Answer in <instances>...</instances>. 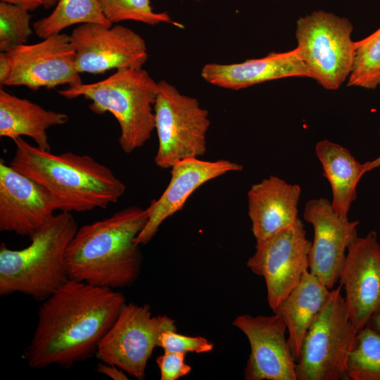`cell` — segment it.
I'll list each match as a JSON object with an SVG mask.
<instances>
[{"instance_id": "7", "label": "cell", "mask_w": 380, "mask_h": 380, "mask_svg": "<svg viewBox=\"0 0 380 380\" xmlns=\"http://www.w3.org/2000/svg\"><path fill=\"white\" fill-rule=\"evenodd\" d=\"M352 31L348 19L322 10L297 20L299 56L309 77L326 89H338L351 72L355 55Z\"/></svg>"}, {"instance_id": "19", "label": "cell", "mask_w": 380, "mask_h": 380, "mask_svg": "<svg viewBox=\"0 0 380 380\" xmlns=\"http://www.w3.org/2000/svg\"><path fill=\"white\" fill-rule=\"evenodd\" d=\"M201 76L210 84L233 90L286 77H310L296 48L241 63H207L202 68Z\"/></svg>"}, {"instance_id": "4", "label": "cell", "mask_w": 380, "mask_h": 380, "mask_svg": "<svg viewBox=\"0 0 380 380\" xmlns=\"http://www.w3.org/2000/svg\"><path fill=\"white\" fill-rule=\"evenodd\" d=\"M78 229L71 213L54 215L20 250L0 246V295L22 293L44 300L70 278L65 252Z\"/></svg>"}, {"instance_id": "9", "label": "cell", "mask_w": 380, "mask_h": 380, "mask_svg": "<svg viewBox=\"0 0 380 380\" xmlns=\"http://www.w3.org/2000/svg\"><path fill=\"white\" fill-rule=\"evenodd\" d=\"M167 329L177 330L172 318L153 316L147 305L125 303L99 342L96 354L102 362L142 379L159 336Z\"/></svg>"}, {"instance_id": "12", "label": "cell", "mask_w": 380, "mask_h": 380, "mask_svg": "<svg viewBox=\"0 0 380 380\" xmlns=\"http://www.w3.org/2000/svg\"><path fill=\"white\" fill-rule=\"evenodd\" d=\"M11 63L5 86H24L32 90L82 83L75 68V50L70 35L58 33L42 41L15 46L6 51Z\"/></svg>"}, {"instance_id": "31", "label": "cell", "mask_w": 380, "mask_h": 380, "mask_svg": "<svg viewBox=\"0 0 380 380\" xmlns=\"http://www.w3.org/2000/svg\"><path fill=\"white\" fill-rule=\"evenodd\" d=\"M12 70L11 63L6 52L0 53V86L2 88L8 79Z\"/></svg>"}, {"instance_id": "33", "label": "cell", "mask_w": 380, "mask_h": 380, "mask_svg": "<svg viewBox=\"0 0 380 380\" xmlns=\"http://www.w3.org/2000/svg\"><path fill=\"white\" fill-rule=\"evenodd\" d=\"M367 325L380 333V310L372 317Z\"/></svg>"}, {"instance_id": "15", "label": "cell", "mask_w": 380, "mask_h": 380, "mask_svg": "<svg viewBox=\"0 0 380 380\" xmlns=\"http://www.w3.org/2000/svg\"><path fill=\"white\" fill-rule=\"evenodd\" d=\"M350 319L360 330L380 310V244L369 232L349 246L339 277Z\"/></svg>"}, {"instance_id": "18", "label": "cell", "mask_w": 380, "mask_h": 380, "mask_svg": "<svg viewBox=\"0 0 380 380\" xmlns=\"http://www.w3.org/2000/svg\"><path fill=\"white\" fill-rule=\"evenodd\" d=\"M300 194L299 185L274 175L251 186L247 194L248 215L256 242L297 222Z\"/></svg>"}, {"instance_id": "5", "label": "cell", "mask_w": 380, "mask_h": 380, "mask_svg": "<svg viewBox=\"0 0 380 380\" xmlns=\"http://www.w3.org/2000/svg\"><path fill=\"white\" fill-rule=\"evenodd\" d=\"M158 92V82L143 68L117 70L102 80L58 91L68 99L83 96L90 100L89 108L94 113H110L119 124V144L125 153L143 146L151 137Z\"/></svg>"}, {"instance_id": "16", "label": "cell", "mask_w": 380, "mask_h": 380, "mask_svg": "<svg viewBox=\"0 0 380 380\" xmlns=\"http://www.w3.org/2000/svg\"><path fill=\"white\" fill-rule=\"evenodd\" d=\"M57 210L50 193L0 160V231L30 237Z\"/></svg>"}, {"instance_id": "2", "label": "cell", "mask_w": 380, "mask_h": 380, "mask_svg": "<svg viewBox=\"0 0 380 380\" xmlns=\"http://www.w3.org/2000/svg\"><path fill=\"white\" fill-rule=\"evenodd\" d=\"M147 220L146 209L129 206L78 228L65 252L69 278L111 289L132 286L142 264L135 239Z\"/></svg>"}, {"instance_id": "23", "label": "cell", "mask_w": 380, "mask_h": 380, "mask_svg": "<svg viewBox=\"0 0 380 380\" xmlns=\"http://www.w3.org/2000/svg\"><path fill=\"white\" fill-rule=\"evenodd\" d=\"M84 23L113 25L103 14L99 0H58L49 15L34 21L32 25L35 34L44 39L70 26Z\"/></svg>"}, {"instance_id": "35", "label": "cell", "mask_w": 380, "mask_h": 380, "mask_svg": "<svg viewBox=\"0 0 380 380\" xmlns=\"http://www.w3.org/2000/svg\"><path fill=\"white\" fill-rule=\"evenodd\" d=\"M58 0H44V8L45 9H49L53 7V6H56Z\"/></svg>"}, {"instance_id": "10", "label": "cell", "mask_w": 380, "mask_h": 380, "mask_svg": "<svg viewBox=\"0 0 380 380\" xmlns=\"http://www.w3.org/2000/svg\"><path fill=\"white\" fill-rule=\"evenodd\" d=\"M311 241L301 220L293 225L256 242L255 252L248 260L247 267L264 278L267 303L272 310L300 282L309 268Z\"/></svg>"}, {"instance_id": "14", "label": "cell", "mask_w": 380, "mask_h": 380, "mask_svg": "<svg viewBox=\"0 0 380 380\" xmlns=\"http://www.w3.org/2000/svg\"><path fill=\"white\" fill-rule=\"evenodd\" d=\"M232 324L246 335L251 347L246 380H297L286 326L278 315H241Z\"/></svg>"}, {"instance_id": "6", "label": "cell", "mask_w": 380, "mask_h": 380, "mask_svg": "<svg viewBox=\"0 0 380 380\" xmlns=\"http://www.w3.org/2000/svg\"><path fill=\"white\" fill-rule=\"evenodd\" d=\"M339 285L308 330L296 360L297 380L348 379L346 366L358 330L352 323Z\"/></svg>"}, {"instance_id": "32", "label": "cell", "mask_w": 380, "mask_h": 380, "mask_svg": "<svg viewBox=\"0 0 380 380\" xmlns=\"http://www.w3.org/2000/svg\"><path fill=\"white\" fill-rule=\"evenodd\" d=\"M1 1L15 5L27 11H33L43 6L44 0H1Z\"/></svg>"}, {"instance_id": "8", "label": "cell", "mask_w": 380, "mask_h": 380, "mask_svg": "<svg viewBox=\"0 0 380 380\" xmlns=\"http://www.w3.org/2000/svg\"><path fill=\"white\" fill-rule=\"evenodd\" d=\"M154 112L158 139L154 160L158 167L170 168L179 160L205 154L210 121L208 111L196 98L182 94L165 80L159 81Z\"/></svg>"}, {"instance_id": "27", "label": "cell", "mask_w": 380, "mask_h": 380, "mask_svg": "<svg viewBox=\"0 0 380 380\" xmlns=\"http://www.w3.org/2000/svg\"><path fill=\"white\" fill-rule=\"evenodd\" d=\"M32 15L19 6L0 1V50L6 52L25 44L32 34Z\"/></svg>"}, {"instance_id": "20", "label": "cell", "mask_w": 380, "mask_h": 380, "mask_svg": "<svg viewBox=\"0 0 380 380\" xmlns=\"http://www.w3.org/2000/svg\"><path fill=\"white\" fill-rule=\"evenodd\" d=\"M331 291L307 270L298 284L272 310L286 326L288 341L296 361L304 337L327 303Z\"/></svg>"}, {"instance_id": "1", "label": "cell", "mask_w": 380, "mask_h": 380, "mask_svg": "<svg viewBox=\"0 0 380 380\" xmlns=\"http://www.w3.org/2000/svg\"><path fill=\"white\" fill-rule=\"evenodd\" d=\"M125 303L114 289L69 279L39 309L24 353L29 366L70 368L91 357Z\"/></svg>"}, {"instance_id": "17", "label": "cell", "mask_w": 380, "mask_h": 380, "mask_svg": "<svg viewBox=\"0 0 380 380\" xmlns=\"http://www.w3.org/2000/svg\"><path fill=\"white\" fill-rule=\"evenodd\" d=\"M170 168L171 177L167 188L146 208L147 222L135 239L139 245L148 243L162 223L182 210L198 187L227 173L241 171L243 166L224 159L208 161L189 158L177 162Z\"/></svg>"}, {"instance_id": "22", "label": "cell", "mask_w": 380, "mask_h": 380, "mask_svg": "<svg viewBox=\"0 0 380 380\" xmlns=\"http://www.w3.org/2000/svg\"><path fill=\"white\" fill-rule=\"evenodd\" d=\"M315 151L331 186L333 210L340 217L348 218L351 204L357 197V184L366 173L365 164L346 148L328 139L318 141Z\"/></svg>"}, {"instance_id": "34", "label": "cell", "mask_w": 380, "mask_h": 380, "mask_svg": "<svg viewBox=\"0 0 380 380\" xmlns=\"http://www.w3.org/2000/svg\"><path fill=\"white\" fill-rule=\"evenodd\" d=\"M379 136H380V127H379ZM364 164H365L366 173L371 170L380 167V155L378 157H376L375 159L371 161H367Z\"/></svg>"}, {"instance_id": "11", "label": "cell", "mask_w": 380, "mask_h": 380, "mask_svg": "<svg viewBox=\"0 0 380 380\" xmlns=\"http://www.w3.org/2000/svg\"><path fill=\"white\" fill-rule=\"evenodd\" d=\"M70 38L75 50V68L80 74L139 68L148 59L145 40L134 30L120 25H78Z\"/></svg>"}, {"instance_id": "21", "label": "cell", "mask_w": 380, "mask_h": 380, "mask_svg": "<svg viewBox=\"0 0 380 380\" xmlns=\"http://www.w3.org/2000/svg\"><path fill=\"white\" fill-rule=\"evenodd\" d=\"M65 113L46 110L26 99L0 89V137L12 139L26 136L39 148L51 151L46 130L65 124Z\"/></svg>"}, {"instance_id": "3", "label": "cell", "mask_w": 380, "mask_h": 380, "mask_svg": "<svg viewBox=\"0 0 380 380\" xmlns=\"http://www.w3.org/2000/svg\"><path fill=\"white\" fill-rule=\"evenodd\" d=\"M9 164L44 186L57 210L82 213L117 203L125 184L113 171L88 155L52 153L18 137Z\"/></svg>"}, {"instance_id": "25", "label": "cell", "mask_w": 380, "mask_h": 380, "mask_svg": "<svg viewBox=\"0 0 380 380\" xmlns=\"http://www.w3.org/2000/svg\"><path fill=\"white\" fill-rule=\"evenodd\" d=\"M349 87L374 89L380 85V27L355 42V55L348 77Z\"/></svg>"}, {"instance_id": "26", "label": "cell", "mask_w": 380, "mask_h": 380, "mask_svg": "<svg viewBox=\"0 0 380 380\" xmlns=\"http://www.w3.org/2000/svg\"><path fill=\"white\" fill-rule=\"evenodd\" d=\"M99 3L103 14L112 24L132 20L149 25L165 23L183 27L167 12H155L151 0H99Z\"/></svg>"}, {"instance_id": "13", "label": "cell", "mask_w": 380, "mask_h": 380, "mask_svg": "<svg viewBox=\"0 0 380 380\" xmlns=\"http://www.w3.org/2000/svg\"><path fill=\"white\" fill-rule=\"evenodd\" d=\"M303 218L314 231L308 270L331 290L338 282L348 248L357 238L360 222L340 217L324 198L308 201Z\"/></svg>"}, {"instance_id": "29", "label": "cell", "mask_w": 380, "mask_h": 380, "mask_svg": "<svg viewBox=\"0 0 380 380\" xmlns=\"http://www.w3.org/2000/svg\"><path fill=\"white\" fill-rule=\"evenodd\" d=\"M186 353L164 351L156 362L161 380H177L188 374L191 367L185 362Z\"/></svg>"}, {"instance_id": "30", "label": "cell", "mask_w": 380, "mask_h": 380, "mask_svg": "<svg viewBox=\"0 0 380 380\" xmlns=\"http://www.w3.org/2000/svg\"><path fill=\"white\" fill-rule=\"evenodd\" d=\"M97 372L99 373L106 375L107 376L114 380H126L129 379L127 373L115 365L100 362L97 365Z\"/></svg>"}, {"instance_id": "24", "label": "cell", "mask_w": 380, "mask_h": 380, "mask_svg": "<svg viewBox=\"0 0 380 380\" xmlns=\"http://www.w3.org/2000/svg\"><path fill=\"white\" fill-rule=\"evenodd\" d=\"M346 374L351 380H380V333L368 325L357 331Z\"/></svg>"}, {"instance_id": "28", "label": "cell", "mask_w": 380, "mask_h": 380, "mask_svg": "<svg viewBox=\"0 0 380 380\" xmlns=\"http://www.w3.org/2000/svg\"><path fill=\"white\" fill-rule=\"evenodd\" d=\"M158 347L164 351L202 353L211 351L213 344L203 336H189L179 334L176 330L167 329L160 334Z\"/></svg>"}]
</instances>
